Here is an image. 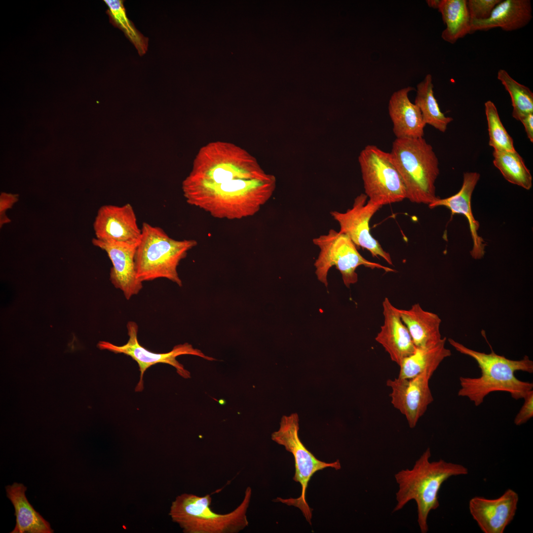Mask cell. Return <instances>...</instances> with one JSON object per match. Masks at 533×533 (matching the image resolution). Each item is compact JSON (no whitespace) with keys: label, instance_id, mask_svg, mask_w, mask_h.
<instances>
[{"label":"cell","instance_id":"1","mask_svg":"<svg viewBox=\"0 0 533 533\" xmlns=\"http://www.w3.org/2000/svg\"><path fill=\"white\" fill-rule=\"evenodd\" d=\"M450 344L458 352L472 358L478 364L481 375L478 378L459 377V396L468 398L475 406L481 405L486 396L495 391L509 393L515 400L523 399L533 390V383L518 379L516 371L533 372V361L528 356L514 360L496 354L491 347L487 354L470 349L449 338Z\"/></svg>","mask_w":533,"mask_h":533},{"label":"cell","instance_id":"2","mask_svg":"<svg viewBox=\"0 0 533 533\" xmlns=\"http://www.w3.org/2000/svg\"><path fill=\"white\" fill-rule=\"evenodd\" d=\"M428 448L416 461L412 469H403L394 476L398 485L397 504L393 512L401 510L410 500L417 505L418 523L421 533L428 531L430 512L439 506L438 493L443 483L452 476L465 475L468 469L462 464L443 459L430 461Z\"/></svg>","mask_w":533,"mask_h":533},{"label":"cell","instance_id":"3","mask_svg":"<svg viewBox=\"0 0 533 533\" xmlns=\"http://www.w3.org/2000/svg\"><path fill=\"white\" fill-rule=\"evenodd\" d=\"M199 185L206 187L184 186L187 202L214 218L231 220L258 213L270 197L274 181L268 177L253 179L235 188L226 183Z\"/></svg>","mask_w":533,"mask_h":533},{"label":"cell","instance_id":"4","mask_svg":"<svg viewBox=\"0 0 533 533\" xmlns=\"http://www.w3.org/2000/svg\"><path fill=\"white\" fill-rule=\"evenodd\" d=\"M411 202L429 205L437 198L435 181L439 174L438 158L422 138L396 139L389 152Z\"/></svg>","mask_w":533,"mask_h":533},{"label":"cell","instance_id":"5","mask_svg":"<svg viewBox=\"0 0 533 533\" xmlns=\"http://www.w3.org/2000/svg\"><path fill=\"white\" fill-rule=\"evenodd\" d=\"M136 248L135 261L137 277L143 282L166 278L182 286L177 267L188 252L196 246L194 239L176 240L161 228L144 222Z\"/></svg>","mask_w":533,"mask_h":533},{"label":"cell","instance_id":"6","mask_svg":"<svg viewBox=\"0 0 533 533\" xmlns=\"http://www.w3.org/2000/svg\"><path fill=\"white\" fill-rule=\"evenodd\" d=\"M251 496L252 490L248 487L236 508L220 514L211 509L210 495L200 496L183 494L172 502L169 515L185 533H237L249 525L247 512Z\"/></svg>","mask_w":533,"mask_h":533},{"label":"cell","instance_id":"7","mask_svg":"<svg viewBox=\"0 0 533 533\" xmlns=\"http://www.w3.org/2000/svg\"><path fill=\"white\" fill-rule=\"evenodd\" d=\"M312 242L319 249L314 264L315 274L318 280L326 286H328V272L333 266L341 273L343 283L347 288L357 282L356 270L360 266L381 269L387 272H395L390 267L366 259L347 235L334 229L313 238Z\"/></svg>","mask_w":533,"mask_h":533},{"label":"cell","instance_id":"8","mask_svg":"<svg viewBox=\"0 0 533 533\" xmlns=\"http://www.w3.org/2000/svg\"><path fill=\"white\" fill-rule=\"evenodd\" d=\"M299 419L297 413L283 416L279 429L272 433L271 439L277 444L284 446L285 449L293 455L295 465L293 480L301 484V493L300 496L296 498L283 499L277 497L273 501L298 507L311 525L312 510L308 506L305 499L306 490L311 477L319 470L327 467L339 470L341 465L339 460L328 463L317 459L305 447L299 437Z\"/></svg>","mask_w":533,"mask_h":533},{"label":"cell","instance_id":"9","mask_svg":"<svg viewBox=\"0 0 533 533\" xmlns=\"http://www.w3.org/2000/svg\"><path fill=\"white\" fill-rule=\"evenodd\" d=\"M358 161L369 200L382 207L406 198L405 184L389 152L368 145L360 152Z\"/></svg>","mask_w":533,"mask_h":533},{"label":"cell","instance_id":"10","mask_svg":"<svg viewBox=\"0 0 533 533\" xmlns=\"http://www.w3.org/2000/svg\"><path fill=\"white\" fill-rule=\"evenodd\" d=\"M127 329L129 339L125 344L118 346L108 342L100 341L98 343L97 346L100 349H106L115 353H122L129 356L137 363L140 376L135 388L136 392H140L143 389L144 374L151 366L158 363L169 364L176 369L180 376L187 379L190 377V373L177 360V357L190 354L208 360H214L213 358L205 355L200 350L194 348L188 343L176 345L170 351L166 353L151 351L139 343L138 340V326L136 322L129 321L127 324Z\"/></svg>","mask_w":533,"mask_h":533},{"label":"cell","instance_id":"11","mask_svg":"<svg viewBox=\"0 0 533 533\" xmlns=\"http://www.w3.org/2000/svg\"><path fill=\"white\" fill-rule=\"evenodd\" d=\"M365 193L355 197L352 207L345 212L333 211L331 216L339 225V231L347 235L356 247L369 251L375 257H381L393 265L390 254L383 250L379 241L370 233L369 223L381 207L370 200Z\"/></svg>","mask_w":533,"mask_h":533},{"label":"cell","instance_id":"12","mask_svg":"<svg viewBox=\"0 0 533 533\" xmlns=\"http://www.w3.org/2000/svg\"><path fill=\"white\" fill-rule=\"evenodd\" d=\"M435 371L427 369L412 378L397 377L386 381L387 386L391 389V404L405 416L411 428L416 426L433 401L429 381Z\"/></svg>","mask_w":533,"mask_h":533},{"label":"cell","instance_id":"13","mask_svg":"<svg viewBox=\"0 0 533 533\" xmlns=\"http://www.w3.org/2000/svg\"><path fill=\"white\" fill-rule=\"evenodd\" d=\"M96 238L108 242L139 244L142 230L132 205H104L98 210L93 224Z\"/></svg>","mask_w":533,"mask_h":533},{"label":"cell","instance_id":"14","mask_svg":"<svg viewBox=\"0 0 533 533\" xmlns=\"http://www.w3.org/2000/svg\"><path fill=\"white\" fill-rule=\"evenodd\" d=\"M518 501V494L508 489L495 499L473 497L469 502V510L483 533H503L514 519Z\"/></svg>","mask_w":533,"mask_h":533},{"label":"cell","instance_id":"15","mask_svg":"<svg viewBox=\"0 0 533 533\" xmlns=\"http://www.w3.org/2000/svg\"><path fill=\"white\" fill-rule=\"evenodd\" d=\"M93 245L105 251L113 266L110 279L116 289L120 290L126 300L137 295L143 288V282L137 277L135 257L137 245L108 242L93 238Z\"/></svg>","mask_w":533,"mask_h":533},{"label":"cell","instance_id":"16","mask_svg":"<svg viewBox=\"0 0 533 533\" xmlns=\"http://www.w3.org/2000/svg\"><path fill=\"white\" fill-rule=\"evenodd\" d=\"M383 324L375 340L388 353L391 360L399 366L416 349L410 334L402 320L399 308L385 297L382 303Z\"/></svg>","mask_w":533,"mask_h":533},{"label":"cell","instance_id":"17","mask_svg":"<svg viewBox=\"0 0 533 533\" xmlns=\"http://www.w3.org/2000/svg\"><path fill=\"white\" fill-rule=\"evenodd\" d=\"M480 178V175L478 172L464 173L461 188L457 193L445 198L437 197L428 205L430 209L438 206H445L451 211L453 215L459 214L466 217L473 241V246L470 253L471 257L476 260L484 257L486 246L483 239L478 234L480 225L474 217L471 205L472 195Z\"/></svg>","mask_w":533,"mask_h":533},{"label":"cell","instance_id":"18","mask_svg":"<svg viewBox=\"0 0 533 533\" xmlns=\"http://www.w3.org/2000/svg\"><path fill=\"white\" fill-rule=\"evenodd\" d=\"M414 89L411 86L399 89L392 94L389 100L388 113L396 139L423 137L426 124L420 110L411 102L408 96Z\"/></svg>","mask_w":533,"mask_h":533},{"label":"cell","instance_id":"19","mask_svg":"<svg viewBox=\"0 0 533 533\" xmlns=\"http://www.w3.org/2000/svg\"><path fill=\"white\" fill-rule=\"evenodd\" d=\"M533 18L530 0H501L490 17L483 20L471 22V33L500 28L513 31L527 26Z\"/></svg>","mask_w":533,"mask_h":533},{"label":"cell","instance_id":"20","mask_svg":"<svg viewBox=\"0 0 533 533\" xmlns=\"http://www.w3.org/2000/svg\"><path fill=\"white\" fill-rule=\"evenodd\" d=\"M399 312L416 347H430L442 339L440 330L441 319L437 314L424 310L419 304H414L408 309L399 308Z\"/></svg>","mask_w":533,"mask_h":533},{"label":"cell","instance_id":"21","mask_svg":"<svg viewBox=\"0 0 533 533\" xmlns=\"http://www.w3.org/2000/svg\"><path fill=\"white\" fill-rule=\"evenodd\" d=\"M7 497L15 509L16 526L11 533H52L49 523L46 521L28 501L23 484L14 483L5 488Z\"/></svg>","mask_w":533,"mask_h":533},{"label":"cell","instance_id":"22","mask_svg":"<svg viewBox=\"0 0 533 533\" xmlns=\"http://www.w3.org/2000/svg\"><path fill=\"white\" fill-rule=\"evenodd\" d=\"M446 338L435 345L425 348H416L399 365V378L410 379L417 376L426 370H436L440 363L451 355V351L445 346Z\"/></svg>","mask_w":533,"mask_h":533},{"label":"cell","instance_id":"23","mask_svg":"<svg viewBox=\"0 0 533 533\" xmlns=\"http://www.w3.org/2000/svg\"><path fill=\"white\" fill-rule=\"evenodd\" d=\"M446 28L441 38L454 44L459 39L471 33V19L467 6V0H441L438 8Z\"/></svg>","mask_w":533,"mask_h":533},{"label":"cell","instance_id":"24","mask_svg":"<svg viewBox=\"0 0 533 533\" xmlns=\"http://www.w3.org/2000/svg\"><path fill=\"white\" fill-rule=\"evenodd\" d=\"M433 88L432 76L427 74L417 86L414 104L420 110L426 124H428L444 133L448 125L453 119L445 116L441 111L434 95Z\"/></svg>","mask_w":533,"mask_h":533},{"label":"cell","instance_id":"25","mask_svg":"<svg viewBox=\"0 0 533 533\" xmlns=\"http://www.w3.org/2000/svg\"><path fill=\"white\" fill-rule=\"evenodd\" d=\"M493 163L508 182L527 190L532 187V176L524 161L516 152L494 150Z\"/></svg>","mask_w":533,"mask_h":533},{"label":"cell","instance_id":"26","mask_svg":"<svg viewBox=\"0 0 533 533\" xmlns=\"http://www.w3.org/2000/svg\"><path fill=\"white\" fill-rule=\"evenodd\" d=\"M108 6L106 11L110 22L119 28L125 37L134 45L140 56L144 55L148 50L149 38L145 37L135 27L133 23L127 16L126 9L122 0H105Z\"/></svg>","mask_w":533,"mask_h":533},{"label":"cell","instance_id":"27","mask_svg":"<svg viewBox=\"0 0 533 533\" xmlns=\"http://www.w3.org/2000/svg\"><path fill=\"white\" fill-rule=\"evenodd\" d=\"M497 78L510 96L514 118L519 120L523 116L533 113V93L529 87L518 82L503 69L498 70Z\"/></svg>","mask_w":533,"mask_h":533},{"label":"cell","instance_id":"28","mask_svg":"<svg viewBox=\"0 0 533 533\" xmlns=\"http://www.w3.org/2000/svg\"><path fill=\"white\" fill-rule=\"evenodd\" d=\"M488 123L489 145L494 150L514 152L513 141L502 124L495 105L490 100L485 103Z\"/></svg>","mask_w":533,"mask_h":533},{"label":"cell","instance_id":"29","mask_svg":"<svg viewBox=\"0 0 533 533\" xmlns=\"http://www.w3.org/2000/svg\"><path fill=\"white\" fill-rule=\"evenodd\" d=\"M501 0H468L467 6L472 21L483 20L488 18L495 6Z\"/></svg>","mask_w":533,"mask_h":533},{"label":"cell","instance_id":"30","mask_svg":"<svg viewBox=\"0 0 533 533\" xmlns=\"http://www.w3.org/2000/svg\"><path fill=\"white\" fill-rule=\"evenodd\" d=\"M523 399L524 402L514 419L518 426L525 424L533 417V390L529 391Z\"/></svg>","mask_w":533,"mask_h":533},{"label":"cell","instance_id":"31","mask_svg":"<svg viewBox=\"0 0 533 533\" xmlns=\"http://www.w3.org/2000/svg\"><path fill=\"white\" fill-rule=\"evenodd\" d=\"M18 200V195L2 192L0 196V227L10 222V219L6 215V211L11 209Z\"/></svg>","mask_w":533,"mask_h":533},{"label":"cell","instance_id":"32","mask_svg":"<svg viewBox=\"0 0 533 533\" xmlns=\"http://www.w3.org/2000/svg\"><path fill=\"white\" fill-rule=\"evenodd\" d=\"M238 174L229 169L218 167L212 171L210 174L211 182L215 184H219L234 180Z\"/></svg>","mask_w":533,"mask_h":533},{"label":"cell","instance_id":"33","mask_svg":"<svg viewBox=\"0 0 533 533\" xmlns=\"http://www.w3.org/2000/svg\"><path fill=\"white\" fill-rule=\"evenodd\" d=\"M519 121L523 124L529 139L533 142V113H530L521 117Z\"/></svg>","mask_w":533,"mask_h":533},{"label":"cell","instance_id":"34","mask_svg":"<svg viewBox=\"0 0 533 533\" xmlns=\"http://www.w3.org/2000/svg\"><path fill=\"white\" fill-rule=\"evenodd\" d=\"M440 2H441V0H426V3H427V5H428V6H429L430 7H432V8H433L437 9H438V7H439Z\"/></svg>","mask_w":533,"mask_h":533}]
</instances>
